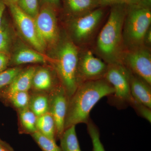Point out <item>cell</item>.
Segmentation results:
<instances>
[{
	"instance_id": "1",
	"label": "cell",
	"mask_w": 151,
	"mask_h": 151,
	"mask_svg": "<svg viewBox=\"0 0 151 151\" xmlns=\"http://www.w3.org/2000/svg\"><path fill=\"white\" fill-rule=\"evenodd\" d=\"M114 93V88L105 78L86 81L79 84L68 100L65 130L77 124H87L94 105L103 97H110Z\"/></svg>"
},
{
	"instance_id": "2",
	"label": "cell",
	"mask_w": 151,
	"mask_h": 151,
	"mask_svg": "<svg viewBox=\"0 0 151 151\" xmlns=\"http://www.w3.org/2000/svg\"><path fill=\"white\" fill-rule=\"evenodd\" d=\"M129 6H111L108 21L97 38V52L108 64H122L123 27Z\"/></svg>"
},
{
	"instance_id": "3",
	"label": "cell",
	"mask_w": 151,
	"mask_h": 151,
	"mask_svg": "<svg viewBox=\"0 0 151 151\" xmlns=\"http://www.w3.org/2000/svg\"><path fill=\"white\" fill-rule=\"evenodd\" d=\"M56 57L55 68L60 84L65 89L69 98L79 85L78 48L72 42L66 41L60 45Z\"/></svg>"
},
{
	"instance_id": "4",
	"label": "cell",
	"mask_w": 151,
	"mask_h": 151,
	"mask_svg": "<svg viewBox=\"0 0 151 151\" xmlns=\"http://www.w3.org/2000/svg\"><path fill=\"white\" fill-rule=\"evenodd\" d=\"M151 23V9L129 6L123 27L124 43L129 49L142 46Z\"/></svg>"
},
{
	"instance_id": "5",
	"label": "cell",
	"mask_w": 151,
	"mask_h": 151,
	"mask_svg": "<svg viewBox=\"0 0 151 151\" xmlns=\"http://www.w3.org/2000/svg\"><path fill=\"white\" fill-rule=\"evenodd\" d=\"M104 78L112 85L114 93L109 97L119 107L130 105L133 97L131 94L129 70L121 63L108 64Z\"/></svg>"
},
{
	"instance_id": "6",
	"label": "cell",
	"mask_w": 151,
	"mask_h": 151,
	"mask_svg": "<svg viewBox=\"0 0 151 151\" xmlns=\"http://www.w3.org/2000/svg\"><path fill=\"white\" fill-rule=\"evenodd\" d=\"M56 11L50 5H42L34 19L38 35L45 49L56 44L59 39Z\"/></svg>"
},
{
	"instance_id": "7",
	"label": "cell",
	"mask_w": 151,
	"mask_h": 151,
	"mask_svg": "<svg viewBox=\"0 0 151 151\" xmlns=\"http://www.w3.org/2000/svg\"><path fill=\"white\" fill-rule=\"evenodd\" d=\"M122 63L151 85V55L146 47L142 45L130 48L122 58Z\"/></svg>"
},
{
	"instance_id": "8",
	"label": "cell",
	"mask_w": 151,
	"mask_h": 151,
	"mask_svg": "<svg viewBox=\"0 0 151 151\" xmlns=\"http://www.w3.org/2000/svg\"><path fill=\"white\" fill-rule=\"evenodd\" d=\"M8 7L18 29L25 40L33 47L37 51L43 52L45 50L36 28L34 19L25 13L16 4H10Z\"/></svg>"
},
{
	"instance_id": "9",
	"label": "cell",
	"mask_w": 151,
	"mask_h": 151,
	"mask_svg": "<svg viewBox=\"0 0 151 151\" xmlns=\"http://www.w3.org/2000/svg\"><path fill=\"white\" fill-rule=\"evenodd\" d=\"M103 14V9L100 7L74 17L71 29L76 40L83 43L89 40L101 21Z\"/></svg>"
},
{
	"instance_id": "10",
	"label": "cell",
	"mask_w": 151,
	"mask_h": 151,
	"mask_svg": "<svg viewBox=\"0 0 151 151\" xmlns=\"http://www.w3.org/2000/svg\"><path fill=\"white\" fill-rule=\"evenodd\" d=\"M48 96L49 113L55 123L56 138L60 139L65 130L64 124L69 98L61 84L50 92Z\"/></svg>"
},
{
	"instance_id": "11",
	"label": "cell",
	"mask_w": 151,
	"mask_h": 151,
	"mask_svg": "<svg viewBox=\"0 0 151 151\" xmlns=\"http://www.w3.org/2000/svg\"><path fill=\"white\" fill-rule=\"evenodd\" d=\"M108 68V64L94 56L92 52L86 51L78 60V84L86 81L104 78Z\"/></svg>"
},
{
	"instance_id": "12",
	"label": "cell",
	"mask_w": 151,
	"mask_h": 151,
	"mask_svg": "<svg viewBox=\"0 0 151 151\" xmlns=\"http://www.w3.org/2000/svg\"><path fill=\"white\" fill-rule=\"evenodd\" d=\"M129 72L130 90L132 97L139 103L151 109V85L130 70Z\"/></svg>"
},
{
	"instance_id": "13",
	"label": "cell",
	"mask_w": 151,
	"mask_h": 151,
	"mask_svg": "<svg viewBox=\"0 0 151 151\" xmlns=\"http://www.w3.org/2000/svg\"><path fill=\"white\" fill-rule=\"evenodd\" d=\"M35 67H30L24 70H22L13 82L1 92L0 96L6 97L18 92H28L32 88V83Z\"/></svg>"
},
{
	"instance_id": "14",
	"label": "cell",
	"mask_w": 151,
	"mask_h": 151,
	"mask_svg": "<svg viewBox=\"0 0 151 151\" xmlns=\"http://www.w3.org/2000/svg\"><path fill=\"white\" fill-rule=\"evenodd\" d=\"M67 13L75 17L100 7V0H63Z\"/></svg>"
},
{
	"instance_id": "15",
	"label": "cell",
	"mask_w": 151,
	"mask_h": 151,
	"mask_svg": "<svg viewBox=\"0 0 151 151\" xmlns=\"http://www.w3.org/2000/svg\"><path fill=\"white\" fill-rule=\"evenodd\" d=\"M58 85H54L52 75L48 69L44 68H36L32 83V87L36 92L49 93Z\"/></svg>"
},
{
	"instance_id": "16",
	"label": "cell",
	"mask_w": 151,
	"mask_h": 151,
	"mask_svg": "<svg viewBox=\"0 0 151 151\" xmlns=\"http://www.w3.org/2000/svg\"><path fill=\"white\" fill-rule=\"evenodd\" d=\"M13 64L20 65L27 63H43L45 58L40 52L27 47L19 49L12 57Z\"/></svg>"
},
{
	"instance_id": "17",
	"label": "cell",
	"mask_w": 151,
	"mask_h": 151,
	"mask_svg": "<svg viewBox=\"0 0 151 151\" xmlns=\"http://www.w3.org/2000/svg\"><path fill=\"white\" fill-rule=\"evenodd\" d=\"M48 94L36 92L30 95L28 108L37 117L49 112Z\"/></svg>"
},
{
	"instance_id": "18",
	"label": "cell",
	"mask_w": 151,
	"mask_h": 151,
	"mask_svg": "<svg viewBox=\"0 0 151 151\" xmlns=\"http://www.w3.org/2000/svg\"><path fill=\"white\" fill-rule=\"evenodd\" d=\"M37 131L51 139L55 140L56 128L52 116L49 113L37 117L36 122Z\"/></svg>"
},
{
	"instance_id": "19",
	"label": "cell",
	"mask_w": 151,
	"mask_h": 151,
	"mask_svg": "<svg viewBox=\"0 0 151 151\" xmlns=\"http://www.w3.org/2000/svg\"><path fill=\"white\" fill-rule=\"evenodd\" d=\"M62 151H81L76 131V126L65 129L60 138Z\"/></svg>"
},
{
	"instance_id": "20",
	"label": "cell",
	"mask_w": 151,
	"mask_h": 151,
	"mask_svg": "<svg viewBox=\"0 0 151 151\" xmlns=\"http://www.w3.org/2000/svg\"><path fill=\"white\" fill-rule=\"evenodd\" d=\"M19 119L22 131L32 134L37 132L36 122L37 117L28 107L19 110Z\"/></svg>"
},
{
	"instance_id": "21",
	"label": "cell",
	"mask_w": 151,
	"mask_h": 151,
	"mask_svg": "<svg viewBox=\"0 0 151 151\" xmlns=\"http://www.w3.org/2000/svg\"><path fill=\"white\" fill-rule=\"evenodd\" d=\"M11 29L4 14L0 27V53L9 55L12 44Z\"/></svg>"
},
{
	"instance_id": "22",
	"label": "cell",
	"mask_w": 151,
	"mask_h": 151,
	"mask_svg": "<svg viewBox=\"0 0 151 151\" xmlns=\"http://www.w3.org/2000/svg\"><path fill=\"white\" fill-rule=\"evenodd\" d=\"M31 135L42 151H62L55 140L47 137L37 131Z\"/></svg>"
},
{
	"instance_id": "23",
	"label": "cell",
	"mask_w": 151,
	"mask_h": 151,
	"mask_svg": "<svg viewBox=\"0 0 151 151\" xmlns=\"http://www.w3.org/2000/svg\"><path fill=\"white\" fill-rule=\"evenodd\" d=\"M30 95L28 92H15L6 97L14 107L19 110L28 107Z\"/></svg>"
},
{
	"instance_id": "24",
	"label": "cell",
	"mask_w": 151,
	"mask_h": 151,
	"mask_svg": "<svg viewBox=\"0 0 151 151\" xmlns=\"http://www.w3.org/2000/svg\"><path fill=\"white\" fill-rule=\"evenodd\" d=\"M88 134L92 145V151H106L104 148L101 140L99 129L90 119L86 124Z\"/></svg>"
},
{
	"instance_id": "25",
	"label": "cell",
	"mask_w": 151,
	"mask_h": 151,
	"mask_svg": "<svg viewBox=\"0 0 151 151\" xmlns=\"http://www.w3.org/2000/svg\"><path fill=\"white\" fill-rule=\"evenodd\" d=\"M22 70L20 68L14 67L6 69L0 73V94L13 82Z\"/></svg>"
},
{
	"instance_id": "26",
	"label": "cell",
	"mask_w": 151,
	"mask_h": 151,
	"mask_svg": "<svg viewBox=\"0 0 151 151\" xmlns=\"http://www.w3.org/2000/svg\"><path fill=\"white\" fill-rule=\"evenodd\" d=\"M17 5L33 19L37 15L40 8L39 0H18Z\"/></svg>"
},
{
	"instance_id": "27",
	"label": "cell",
	"mask_w": 151,
	"mask_h": 151,
	"mask_svg": "<svg viewBox=\"0 0 151 151\" xmlns=\"http://www.w3.org/2000/svg\"><path fill=\"white\" fill-rule=\"evenodd\" d=\"M129 105H131L132 108L134 109L135 111L139 115V116L151 123V108H148L145 105H143L142 103H139L134 99L132 100Z\"/></svg>"
},
{
	"instance_id": "28",
	"label": "cell",
	"mask_w": 151,
	"mask_h": 151,
	"mask_svg": "<svg viewBox=\"0 0 151 151\" xmlns=\"http://www.w3.org/2000/svg\"><path fill=\"white\" fill-rule=\"evenodd\" d=\"M140 0H100V7L116 5H133L137 4Z\"/></svg>"
},
{
	"instance_id": "29",
	"label": "cell",
	"mask_w": 151,
	"mask_h": 151,
	"mask_svg": "<svg viewBox=\"0 0 151 151\" xmlns=\"http://www.w3.org/2000/svg\"><path fill=\"white\" fill-rule=\"evenodd\" d=\"M9 63V57L8 55L0 53V73L7 69Z\"/></svg>"
},
{
	"instance_id": "30",
	"label": "cell",
	"mask_w": 151,
	"mask_h": 151,
	"mask_svg": "<svg viewBox=\"0 0 151 151\" xmlns=\"http://www.w3.org/2000/svg\"><path fill=\"white\" fill-rule=\"evenodd\" d=\"M40 6L44 4L50 5L55 9L59 8L60 5V0H39Z\"/></svg>"
},
{
	"instance_id": "31",
	"label": "cell",
	"mask_w": 151,
	"mask_h": 151,
	"mask_svg": "<svg viewBox=\"0 0 151 151\" xmlns=\"http://www.w3.org/2000/svg\"><path fill=\"white\" fill-rule=\"evenodd\" d=\"M6 5L4 0H0V27L1 25L2 21L6 8Z\"/></svg>"
},
{
	"instance_id": "32",
	"label": "cell",
	"mask_w": 151,
	"mask_h": 151,
	"mask_svg": "<svg viewBox=\"0 0 151 151\" xmlns=\"http://www.w3.org/2000/svg\"><path fill=\"white\" fill-rule=\"evenodd\" d=\"M136 4L142 7L151 9V0H140Z\"/></svg>"
},
{
	"instance_id": "33",
	"label": "cell",
	"mask_w": 151,
	"mask_h": 151,
	"mask_svg": "<svg viewBox=\"0 0 151 151\" xmlns=\"http://www.w3.org/2000/svg\"><path fill=\"white\" fill-rule=\"evenodd\" d=\"M0 151H14L8 144L0 139Z\"/></svg>"
},
{
	"instance_id": "34",
	"label": "cell",
	"mask_w": 151,
	"mask_h": 151,
	"mask_svg": "<svg viewBox=\"0 0 151 151\" xmlns=\"http://www.w3.org/2000/svg\"><path fill=\"white\" fill-rule=\"evenodd\" d=\"M151 43V30L150 28L146 32L145 38H144V44L145 43L146 44L150 45Z\"/></svg>"
},
{
	"instance_id": "35",
	"label": "cell",
	"mask_w": 151,
	"mask_h": 151,
	"mask_svg": "<svg viewBox=\"0 0 151 151\" xmlns=\"http://www.w3.org/2000/svg\"><path fill=\"white\" fill-rule=\"evenodd\" d=\"M4 1L7 6L10 4H17L18 0H4Z\"/></svg>"
}]
</instances>
